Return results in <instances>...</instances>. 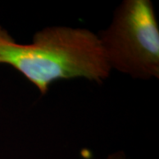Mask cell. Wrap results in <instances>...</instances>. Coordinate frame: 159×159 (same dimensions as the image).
Masks as SVG:
<instances>
[{
	"mask_svg": "<svg viewBox=\"0 0 159 159\" xmlns=\"http://www.w3.org/2000/svg\"><path fill=\"white\" fill-rule=\"evenodd\" d=\"M0 64L10 65L45 95L54 81L84 78L102 83L110 76L97 34L89 29L46 27L32 43H19L0 25Z\"/></svg>",
	"mask_w": 159,
	"mask_h": 159,
	"instance_id": "obj_1",
	"label": "cell"
},
{
	"mask_svg": "<svg viewBox=\"0 0 159 159\" xmlns=\"http://www.w3.org/2000/svg\"><path fill=\"white\" fill-rule=\"evenodd\" d=\"M106 159H128L126 155L125 154L124 151L122 150H119V151H116L113 153L110 154L108 157H106Z\"/></svg>",
	"mask_w": 159,
	"mask_h": 159,
	"instance_id": "obj_3",
	"label": "cell"
},
{
	"mask_svg": "<svg viewBox=\"0 0 159 159\" xmlns=\"http://www.w3.org/2000/svg\"><path fill=\"white\" fill-rule=\"evenodd\" d=\"M97 34L111 70L134 79H158L159 26L150 0H124Z\"/></svg>",
	"mask_w": 159,
	"mask_h": 159,
	"instance_id": "obj_2",
	"label": "cell"
}]
</instances>
